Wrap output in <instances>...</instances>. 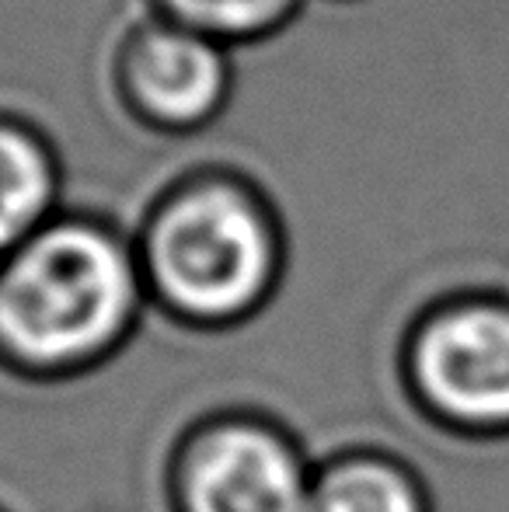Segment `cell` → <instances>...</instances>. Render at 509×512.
Masks as SVG:
<instances>
[{"label": "cell", "instance_id": "cell-1", "mask_svg": "<svg viewBox=\"0 0 509 512\" xmlns=\"http://www.w3.org/2000/svg\"><path fill=\"white\" fill-rule=\"evenodd\" d=\"M136 262L157 314L192 331H234L276 300L290 230L272 192L227 161H199L147 199Z\"/></svg>", "mask_w": 509, "mask_h": 512}, {"label": "cell", "instance_id": "cell-2", "mask_svg": "<svg viewBox=\"0 0 509 512\" xmlns=\"http://www.w3.org/2000/svg\"><path fill=\"white\" fill-rule=\"evenodd\" d=\"M147 307L133 230L67 206L0 255V366L28 380L91 373L126 349Z\"/></svg>", "mask_w": 509, "mask_h": 512}, {"label": "cell", "instance_id": "cell-3", "mask_svg": "<svg viewBox=\"0 0 509 512\" xmlns=\"http://www.w3.org/2000/svg\"><path fill=\"white\" fill-rule=\"evenodd\" d=\"M412 401L464 439H509V293L454 290L429 300L401 338Z\"/></svg>", "mask_w": 509, "mask_h": 512}, {"label": "cell", "instance_id": "cell-4", "mask_svg": "<svg viewBox=\"0 0 509 512\" xmlns=\"http://www.w3.org/2000/svg\"><path fill=\"white\" fill-rule=\"evenodd\" d=\"M105 88L129 126L154 140H192L227 115L238 91L234 49L143 11L105 56Z\"/></svg>", "mask_w": 509, "mask_h": 512}, {"label": "cell", "instance_id": "cell-5", "mask_svg": "<svg viewBox=\"0 0 509 512\" xmlns=\"http://www.w3.org/2000/svg\"><path fill=\"white\" fill-rule=\"evenodd\" d=\"M311 485L297 443L252 415L199 425L171 471L178 512H311Z\"/></svg>", "mask_w": 509, "mask_h": 512}, {"label": "cell", "instance_id": "cell-6", "mask_svg": "<svg viewBox=\"0 0 509 512\" xmlns=\"http://www.w3.org/2000/svg\"><path fill=\"white\" fill-rule=\"evenodd\" d=\"M67 192L56 140L28 115L0 108V255L46 227Z\"/></svg>", "mask_w": 509, "mask_h": 512}, {"label": "cell", "instance_id": "cell-7", "mask_svg": "<svg viewBox=\"0 0 509 512\" xmlns=\"http://www.w3.org/2000/svg\"><path fill=\"white\" fill-rule=\"evenodd\" d=\"M311 512H433L419 474L384 453H342L314 471Z\"/></svg>", "mask_w": 509, "mask_h": 512}, {"label": "cell", "instance_id": "cell-8", "mask_svg": "<svg viewBox=\"0 0 509 512\" xmlns=\"http://www.w3.org/2000/svg\"><path fill=\"white\" fill-rule=\"evenodd\" d=\"M304 7L307 0H143V11L192 28L234 53L290 32Z\"/></svg>", "mask_w": 509, "mask_h": 512}, {"label": "cell", "instance_id": "cell-9", "mask_svg": "<svg viewBox=\"0 0 509 512\" xmlns=\"http://www.w3.org/2000/svg\"><path fill=\"white\" fill-rule=\"evenodd\" d=\"M335 4H356V0H335Z\"/></svg>", "mask_w": 509, "mask_h": 512}]
</instances>
